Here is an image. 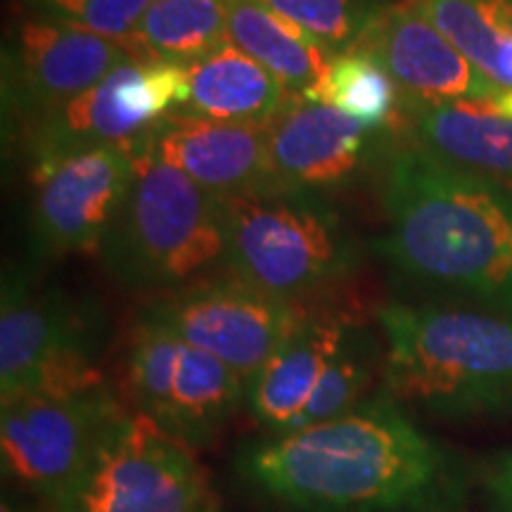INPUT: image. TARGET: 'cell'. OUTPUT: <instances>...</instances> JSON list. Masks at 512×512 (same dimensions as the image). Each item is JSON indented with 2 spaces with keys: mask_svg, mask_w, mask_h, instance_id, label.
I'll return each instance as SVG.
<instances>
[{
  "mask_svg": "<svg viewBox=\"0 0 512 512\" xmlns=\"http://www.w3.org/2000/svg\"><path fill=\"white\" fill-rule=\"evenodd\" d=\"M235 472L285 512H465L460 460L380 387L339 418L240 446Z\"/></svg>",
  "mask_w": 512,
  "mask_h": 512,
  "instance_id": "cell-1",
  "label": "cell"
},
{
  "mask_svg": "<svg viewBox=\"0 0 512 512\" xmlns=\"http://www.w3.org/2000/svg\"><path fill=\"white\" fill-rule=\"evenodd\" d=\"M387 230L375 252L408 285L512 313V185L406 147L382 183Z\"/></svg>",
  "mask_w": 512,
  "mask_h": 512,
  "instance_id": "cell-2",
  "label": "cell"
},
{
  "mask_svg": "<svg viewBox=\"0 0 512 512\" xmlns=\"http://www.w3.org/2000/svg\"><path fill=\"white\" fill-rule=\"evenodd\" d=\"M382 384L401 406L441 422L512 413V313L467 304L392 302L377 311Z\"/></svg>",
  "mask_w": 512,
  "mask_h": 512,
  "instance_id": "cell-3",
  "label": "cell"
},
{
  "mask_svg": "<svg viewBox=\"0 0 512 512\" xmlns=\"http://www.w3.org/2000/svg\"><path fill=\"white\" fill-rule=\"evenodd\" d=\"M136 181L98 252L128 290L174 292L226 264L219 197L164 164L147 133L128 145Z\"/></svg>",
  "mask_w": 512,
  "mask_h": 512,
  "instance_id": "cell-4",
  "label": "cell"
},
{
  "mask_svg": "<svg viewBox=\"0 0 512 512\" xmlns=\"http://www.w3.org/2000/svg\"><path fill=\"white\" fill-rule=\"evenodd\" d=\"M230 275L304 304L356 268V240L323 192L264 183L219 197Z\"/></svg>",
  "mask_w": 512,
  "mask_h": 512,
  "instance_id": "cell-5",
  "label": "cell"
},
{
  "mask_svg": "<svg viewBox=\"0 0 512 512\" xmlns=\"http://www.w3.org/2000/svg\"><path fill=\"white\" fill-rule=\"evenodd\" d=\"M110 320L95 302L12 271L0 299V399L64 394L107 380Z\"/></svg>",
  "mask_w": 512,
  "mask_h": 512,
  "instance_id": "cell-6",
  "label": "cell"
},
{
  "mask_svg": "<svg viewBox=\"0 0 512 512\" xmlns=\"http://www.w3.org/2000/svg\"><path fill=\"white\" fill-rule=\"evenodd\" d=\"M126 394L138 415L190 451H202L247 403V382L140 311L128 337Z\"/></svg>",
  "mask_w": 512,
  "mask_h": 512,
  "instance_id": "cell-7",
  "label": "cell"
},
{
  "mask_svg": "<svg viewBox=\"0 0 512 512\" xmlns=\"http://www.w3.org/2000/svg\"><path fill=\"white\" fill-rule=\"evenodd\" d=\"M128 413L110 382L81 392L0 399L3 477L48 510Z\"/></svg>",
  "mask_w": 512,
  "mask_h": 512,
  "instance_id": "cell-8",
  "label": "cell"
},
{
  "mask_svg": "<svg viewBox=\"0 0 512 512\" xmlns=\"http://www.w3.org/2000/svg\"><path fill=\"white\" fill-rule=\"evenodd\" d=\"M219 508L195 458L157 425L128 413L83 475L46 512H211Z\"/></svg>",
  "mask_w": 512,
  "mask_h": 512,
  "instance_id": "cell-9",
  "label": "cell"
},
{
  "mask_svg": "<svg viewBox=\"0 0 512 512\" xmlns=\"http://www.w3.org/2000/svg\"><path fill=\"white\" fill-rule=\"evenodd\" d=\"M188 98V64L126 62L22 133L31 169L57 159L126 147Z\"/></svg>",
  "mask_w": 512,
  "mask_h": 512,
  "instance_id": "cell-10",
  "label": "cell"
},
{
  "mask_svg": "<svg viewBox=\"0 0 512 512\" xmlns=\"http://www.w3.org/2000/svg\"><path fill=\"white\" fill-rule=\"evenodd\" d=\"M143 311L247 384L311 313L306 304L273 297L235 275L164 292Z\"/></svg>",
  "mask_w": 512,
  "mask_h": 512,
  "instance_id": "cell-11",
  "label": "cell"
},
{
  "mask_svg": "<svg viewBox=\"0 0 512 512\" xmlns=\"http://www.w3.org/2000/svg\"><path fill=\"white\" fill-rule=\"evenodd\" d=\"M133 60L131 50L112 38L55 19H27L3 48L5 131L24 133Z\"/></svg>",
  "mask_w": 512,
  "mask_h": 512,
  "instance_id": "cell-12",
  "label": "cell"
},
{
  "mask_svg": "<svg viewBox=\"0 0 512 512\" xmlns=\"http://www.w3.org/2000/svg\"><path fill=\"white\" fill-rule=\"evenodd\" d=\"M29 245L36 259L95 252L136 181L126 147H100L31 169Z\"/></svg>",
  "mask_w": 512,
  "mask_h": 512,
  "instance_id": "cell-13",
  "label": "cell"
},
{
  "mask_svg": "<svg viewBox=\"0 0 512 512\" xmlns=\"http://www.w3.org/2000/svg\"><path fill=\"white\" fill-rule=\"evenodd\" d=\"M266 131L271 181L323 195L354 181L377 145L361 121L304 98H287Z\"/></svg>",
  "mask_w": 512,
  "mask_h": 512,
  "instance_id": "cell-14",
  "label": "cell"
},
{
  "mask_svg": "<svg viewBox=\"0 0 512 512\" xmlns=\"http://www.w3.org/2000/svg\"><path fill=\"white\" fill-rule=\"evenodd\" d=\"M358 46L380 57L401 88L403 102L489 100L501 93L413 0L387 3Z\"/></svg>",
  "mask_w": 512,
  "mask_h": 512,
  "instance_id": "cell-15",
  "label": "cell"
},
{
  "mask_svg": "<svg viewBox=\"0 0 512 512\" xmlns=\"http://www.w3.org/2000/svg\"><path fill=\"white\" fill-rule=\"evenodd\" d=\"M147 143L164 164L216 197L271 183L266 124L171 112L147 131Z\"/></svg>",
  "mask_w": 512,
  "mask_h": 512,
  "instance_id": "cell-16",
  "label": "cell"
},
{
  "mask_svg": "<svg viewBox=\"0 0 512 512\" xmlns=\"http://www.w3.org/2000/svg\"><path fill=\"white\" fill-rule=\"evenodd\" d=\"M354 318L309 313L297 332L247 384V411L261 434L297 430L302 413L328 373Z\"/></svg>",
  "mask_w": 512,
  "mask_h": 512,
  "instance_id": "cell-17",
  "label": "cell"
},
{
  "mask_svg": "<svg viewBox=\"0 0 512 512\" xmlns=\"http://www.w3.org/2000/svg\"><path fill=\"white\" fill-rule=\"evenodd\" d=\"M415 147L441 162L512 185V119L494 100L403 102Z\"/></svg>",
  "mask_w": 512,
  "mask_h": 512,
  "instance_id": "cell-18",
  "label": "cell"
},
{
  "mask_svg": "<svg viewBox=\"0 0 512 512\" xmlns=\"http://www.w3.org/2000/svg\"><path fill=\"white\" fill-rule=\"evenodd\" d=\"M228 41L275 76L287 98L318 100L332 55L259 0H228Z\"/></svg>",
  "mask_w": 512,
  "mask_h": 512,
  "instance_id": "cell-19",
  "label": "cell"
},
{
  "mask_svg": "<svg viewBox=\"0 0 512 512\" xmlns=\"http://www.w3.org/2000/svg\"><path fill=\"white\" fill-rule=\"evenodd\" d=\"M287 102L275 76L226 41L188 64V98L176 112L233 124H268Z\"/></svg>",
  "mask_w": 512,
  "mask_h": 512,
  "instance_id": "cell-20",
  "label": "cell"
},
{
  "mask_svg": "<svg viewBox=\"0 0 512 512\" xmlns=\"http://www.w3.org/2000/svg\"><path fill=\"white\" fill-rule=\"evenodd\" d=\"M136 38L152 60L192 64L228 41V0H152Z\"/></svg>",
  "mask_w": 512,
  "mask_h": 512,
  "instance_id": "cell-21",
  "label": "cell"
},
{
  "mask_svg": "<svg viewBox=\"0 0 512 512\" xmlns=\"http://www.w3.org/2000/svg\"><path fill=\"white\" fill-rule=\"evenodd\" d=\"M318 102L337 107L368 131L382 133L399 121L403 95L380 57L366 46H356L332 57Z\"/></svg>",
  "mask_w": 512,
  "mask_h": 512,
  "instance_id": "cell-22",
  "label": "cell"
},
{
  "mask_svg": "<svg viewBox=\"0 0 512 512\" xmlns=\"http://www.w3.org/2000/svg\"><path fill=\"white\" fill-rule=\"evenodd\" d=\"M382 363V335H375L366 323L354 320L337 356L332 358L328 373L320 380L316 394L302 413L297 430L339 418L366 401L375 377H382Z\"/></svg>",
  "mask_w": 512,
  "mask_h": 512,
  "instance_id": "cell-23",
  "label": "cell"
},
{
  "mask_svg": "<svg viewBox=\"0 0 512 512\" xmlns=\"http://www.w3.org/2000/svg\"><path fill=\"white\" fill-rule=\"evenodd\" d=\"M259 3L302 27L332 57L356 48L387 8L384 0H259Z\"/></svg>",
  "mask_w": 512,
  "mask_h": 512,
  "instance_id": "cell-24",
  "label": "cell"
},
{
  "mask_svg": "<svg viewBox=\"0 0 512 512\" xmlns=\"http://www.w3.org/2000/svg\"><path fill=\"white\" fill-rule=\"evenodd\" d=\"M413 3L486 79L501 88L505 43L491 29L479 0H413Z\"/></svg>",
  "mask_w": 512,
  "mask_h": 512,
  "instance_id": "cell-25",
  "label": "cell"
},
{
  "mask_svg": "<svg viewBox=\"0 0 512 512\" xmlns=\"http://www.w3.org/2000/svg\"><path fill=\"white\" fill-rule=\"evenodd\" d=\"M41 15L124 43L138 62H155L136 38L152 0H31Z\"/></svg>",
  "mask_w": 512,
  "mask_h": 512,
  "instance_id": "cell-26",
  "label": "cell"
},
{
  "mask_svg": "<svg viewBox=\"0 0 512 512\" xmlns=\"http://www.w3.org/2000/svg\"><path fill=\"white\" fill-rule=\"evenodd\" d=\"M479 484L491 512H512V448L489 458L479 472Z\"/></svg>",
  "mask_w": 512,
  "mask_h": 512,
  "instance_id": "cell-27",
  "label": "cell"
},
{
  "mask_svg": "<svg viewBox=\"0 0 512 512\" xmlns=\"http://www.w3.org/2000/svg\"><path fill=\"white\" fill-rule=\"evenodd\" d=\"M0 512H38V510H34L29 505V496L19 494V491L12 489V486H5L3 496H0Z\"/></svg>",
  "mask_w": 512,
  "mask_h": 512,
  "instance_id": "cell-28",
  "label": "cell"
},
{
  "mask_svg": "<svg viewBox=\"0 0 512 512\" xmlns=\"http://www.w3.org/2000/svg\"><path fill=\"white\" fill-rule=\"evenodd\" d=\"M491 100H494V107H496L498 114H503V117L512 119V88H510V91H501L496 95V98H491Z\"/></svg>",
  "mask_w": 512,
  "mask_h": 512,
  "instance_id": "cell-29",
  "label": "cell"
},
{
  "mask_svg": "<svg viewBox=\"0 0 512 512\" xmlns=\"http://www.w3.org/2000/svg\"><path fill=\"white\" fill-rule=\"evenodd\" d=\"M211 512H221V508H214V510H211Z\"/></svg>",
  "mask_w": 512,
  "mask_h": 512,
  "instance_id": "cell-30",
  "label": "cell"
}]
</instances>
